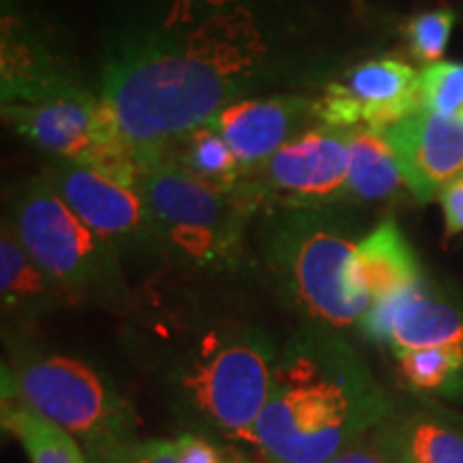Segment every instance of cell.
Masks as SVG:
<instances>
[{
    "label": "cell",
    "instance_id": "obj_1",
    "mask_svg": "<svg viewBox=\"0 0 463 463\" xmlns=\"http://www.w3.org/2000/svg\"><path fill=\"white\" fill-rule=\"evenodd\" d=\"M354 0H106L101 92L137 155L249 97L311 92L350 67Z\"/></svg>",
    "mask_w": 463,
    "mask_h": 463
},
{
    "label": "cell",
    "instance_id": "obj_2",
    "mask_svg": "<svg viewBox=\"0 0 463 463\" xmlns=\"http://www.w3.org/2000/svg\"><path fill=\"white\" fill-rule=\"evenodd\" d=\"M131 345L184 433L256 447L279 356L266 328L194 305L167 307L137 317Z\"/></svg>",
    "mask_w": 463,
    "mask_h": 463
},
{
    "label": "cell",
    "instance_id": "obj_3",
    "mask_svg": "<svg viewBox=\"0 0 463 463\" xmlns=\"http://www.w3.org/2000/svg\"><path fill=\"white\" fill-rule=\"evenodd\" d=\"M391 412L354 347L331 328L305 326L279 347L256 449L269 463H328Z\"/></svg>",
    "mask_w": 463,
    "mask_h": 463
},
{
    "label": "cell",
    "instance_id": "obj_4",
    "mask_svg": "<svg viewBox=\"0 0 463 463\" xmlns=\"http://www.w3.org/2000/svg\"><path fill=\"white\" fill-rule=\"evenodd\" d=\"M3 116L52 155L136 187L140 157L101 97L86 90L48 48L26 34V24L5 14Z\"/></svg>",
    "mask_w": 463,
    "mask_h": 463
},
{
    "label": "cell",
    "instance_id": "obj_5",
    "mask_svg": "<svg viewBox=\"0 0 463 463\" xmlns=\"http://www.w3.org/2000/svg\"><path fill=\"white\" fill-rule=\"evenodd\" d=\"M3 395L15 397L78 439L90 463H109L140 442V419L108 372L84 358L11 344Z\"/></svg>",
    "mask_w": 463,
    "mask_h": 463
},
{
    "label": "cell",
    "instance_id": "obj_6",
    "mask_svg": "<svg viewBox=\"0 0 463 463\" xmlns=\"http://www.w3.org/2000/svg\"><path fill=\"white\" fill-rule=\"evenodd\" d=\"M266 217V264L289 303L314 326H361L372 300L356 279L358 241L339 228L333 208H270Z\"/></svg>",
    "mask_w": 463,
    "mask_h": 463
},
{
    "label": "cell",
    "instance_id": "obj_7",
    "mask_svg": "<svg viewBox=\"0 0 463 463\" xmlns=\"http://www.w3.org/2000/svg\"><path fill=\"white\" fill-rule=\"evenodd\" d=\"M7 223L71 305L114 314L136 309L131 279L120 258L75 215L43 174L17 189Z\"/></svg>",
    "mask_w": 463,
    "mask_h": 463
},
{
    "label": "cell",
    "instance_id": "obj_8",
    "mask_svg": "<svg viewBox=\"0 0 463 463\" xmlns=\"http://www.w3.org/2000/svg\"><path fill=\"white\" fill-rule=\"evenodd\" d=\"M136 189L157 222L172 266L204 275L239 269L249 217L256 215L239 195L198 181L157 153L140 155Z\"/></svg>",
    "mask_w": 463,
    "mask_h": 463
},
{
    "label": "cell",
    "instance_id": "obj_9",
    "mask_svg": "<svg viewBox=\"0 0 463 463\" xmlns=\"http://www.w3.org/2000/svg\"><path fill=\"white\" fill-rule=\"evenodd\" d=\"M42 174L75 215L114 249L127 275L131 270V275L153 279L170 269L157 222L136 187L61 159H52Z\"/></svg>",
    "mask_w": 463,
    "mask_h": 463
},
{
    "label": "cell",
    "instance_id": "obj_10",
    "mask_svg": "<svg viewBox=\"0 0 463 463\" xmlns=\"http://www.w3.org/2000/svg\"><path fill=\"white\" fill-rule=\"evenodd\" d=\"M350 129L316 125L242 176L236 195L253 213L335 208L347 202Z\"/></svg>",
    "mask_w": 463,
    "mask_h": 463
},
{
    "label": "cell",
    "instance_id": "obj_11",
    "mask_svg": "<svg viewBox=\"0 0 463 463\" xmlns=\"http://www.w3.org/2000/svg\"><path fill=\"white\" fill-rule=\"evenodd\" d=\"M419 109L420 71L392 56L352 65L316 97L317 120L339 129L369 127L384 133Z\"/></svg>",
    "mask_w": 463,
    "mask_h": 463
},
{
    "label": "cell",
    "instance_id": "obj_12",
    "mask_svg": "<svg viewBox=\"0 0 463 463\" xmlns=\"http://www.w3.org/2000/svg\"><path fill=\"white\" fill-rule=\"evenodd\" d=\"M316 97L317 92L249 97L219 109L206 123L230 144L245 176L300 133L320 125Z\"/></svg>",
    "mask_w": 463,
    "mask_h": 463
},
{
    "label": "cell",
    "instance_id": "obj_13",
    "mask_svg": "<svg viewBox=\"0 0 463 463\" xmlns=\"http://www.w3.org/2000/svg\"><path fill=\"white\" fill-rule=\"evenodd\" d=\"M405 187L419 202H431L463 174V123L419 109L384 131Z\"/></svg>",
    "mask_w": 463,
    "mask_h": 463
},
{
    "label": "cell",
    "instance_id": "obj_14",
    "mask_svg": "<svg viewBox=\"0 0 463 463\" xmlns=\"http://www.w3.org/2000/svg\"><path fill=\"white\" fill-rule=\"evenodd\" d=\"M361 331L375 344L389 345L395 356L425 347L463 345V314L420 279L397 297L369 307Z\"/></svg>",
    "mask_w": 463,
    "mask_h": 463
},
{
    "label": "cell",
    "instance_id": "obj_15",
    "mask_svg": "<svg viewBox=\"0 0 463 463\" xmlns=\"http://www.w3.org/2000/svg\"><path fill=\"white\" fill-rule=\"evenodd\" d=\"M0 294L5 317L22 324L43 320L71 305L61 286L31 258L11 225L3 223L0 236Z\"/></svg>",
    "mask_w": 463,
    "mask_h": 463
},
{
    "label": "cell",
    "instance_id": "obj_16",
    "mask_svg": "<svg viewBox=\"0 0 463 463\" xmlns=\"http://www.w3.org/2000/svg\"><path fill=\"white\" fill-rule=\"evenodd\" d=\"M356 279L372 305L384 303L422 279L419 260L392 219L358 241Z\"/></svg>",
    "mask_w": 463,
    "mask_h": 463
},
{
    "label": "cell",
    "instance_id": "obj_17",
    "mask_svg": "<svg viewBox=\"0 0 463 463\" xmlns=\"http://www.w3.org/2000/svg\"><path fill=\"white\" fill-rule=\"evenodd\" d=\"M148 153L161 155L198 181L211 184L223 194L236 195L241 187L242 167L234 150L208 123L194 127Z\"/></svg>",
    "mask_w": 463,
    "mask_h": 463
},
{
    "label": "cell",
    "instance_id": "obj_18",
    "mask_svg": "<svg viewBox=\"0 0 463 463\" xmlns=\"http://www.w3.org/2000/svg\"><path fill=\"white\" fill-rule=\"evenodd\" d=\"M403 176L384 133L369 127L350 129L347 202H380L392 198Z\"/></svg>",
    "mask_w": 463,
    "mask_h": 463
},
{
    "label": "cell",
    "instance_id": "obj_19",
    "mask_svg": "<svg viewBox=\"0 0 463 463\" xmlns=\"http://www.w3.org/2000/svg\"><path fill=\"white\" fill-rule=\"evenodd\" d=\"M3 427L20 439L31 463H90L71 433L15 397L3 395Z\"/></svg>",
    "mask_w": 463,
    "mask_h": 463
},
{
    "label": "cell",
    "instance_id": "obj_20",
    "mask_svg": "<svg viewBox=\"0 0 463 463\" xmlns=\"http://www.w3.org/2000/svg\"><path fill=\"white\" fill-rule=\"evenodd\" d=\"M405 463H463V416L420 410L402 419Z\"/></svg>",
    "mask_w": 463,
    "mask_h": 463
},
{
    "label": "cell",
    "instance_id": "obj_21",
    "mask_svg": "<svg viewBox=\"0 0 463 463\" xmlns=\"http://www.w3.org/2000/svg\"><path fill=\"white\" fill-rule=\"evenodd\" d=\"M405 382L422 392H455L463 386V345L425 347L397 354Z\"/></svg>",
    "mask_w": 463,
    "mask_h": 463
},
{
    "label": "cell",
    "instance_id": "obj_22",
    "mask_svg": "<svg viewBox=\"0 0 463 463\" xmlns=\"http://www.w3.org/2000/svg\"><path fill=\"white\" fill-rule=\"evenodd\" d=\"M455 22L457 14L449 7L422 11L405 22L403 34L408 39V48L420 65L431 67L442 62Z\"/></svg>",
    "mask_w": 463,
    "mask_h": 463
},
{
    "label": "cell",
    "instance_id": "obj_23",
    "mask_svg": "<svg viewBox=\"0 0 463 463\" xmlns=\"http://www.w3.org/2000/svg\"><path fill=\"white\" fill-rule=\"evenodd\" d=\"M422 108L463 123V65L438 62L420 71Z\"/></svg>",
    "mask_w": 463,
    "mask_h": 463
},
{
    "label": "cell",
    "instance_id": "obj_24",
    "mask_svg": "<svg viewBox=\"0 0 463 463\" xmlns=\"http://www.w3.org/2000/svg\"><path fill=\"white\" fill-rule=\"evenodd\" d=\"M328 463H405L402 420L389 416Z\"/></svg>",
    "mask_w": 463,
    "mask_h": 463
},
{
    "label": "cell",
    "instance_id": "obj_25",
    "mask_svg": "<svg viewBox=\"0 0 463 463\" xmlns=\"http://www.w3.org/2000/svg\"><path fill=\"white\" fill-rule=\"evenodd\" d=\"M109 463H181L174 439H140Z\"/></svg>",
    "mask_w": 463,
    "mask_h": 463
},
{
    "label": "cell",
    "instance_id": "obj_26",
    "mask_svg": "<svg viewBox=\"0 0 463 463\" xmlns=\"http://www.w3.org/2000/svg\"><path fill=\"white\" fill-rule=\"evenodd\" d=\"M181 463H223L225 453L215 447L213 439L198 433H183L174 439Z\"/></svg>",
    "mask_w": 463,
    "mask_h": 463
},
{
    "label": "cell",
    "instance_id": "obj_27",
    "mask_svg": "<svg viewBox=\"0 0 463 463\" xmlns=\"http://www.w3.org/2000/svg\"><path fill=\"white\" fill-rule=\"evenodd\" d=\"M439 204L444 211V223H447V236L463 232V174L453 178L447 187L439 191Z\"/></svg>",
    "mask_w": 463,
    "mask_h": 463
},
{
    "label": "cell",
    "instance_id": "obj_28",
    "mask_svg": "<svg viewBox=\"0 0 463 463\" xmlns=\"http://www.w3.org/2000/svg\"><path fill=\"white\" fill-rule=\"evenodd\" d=\"M251 463H253V461H251Z\"/></svg>",
    "mask_w": 463,
    "mask_h": 463
}]
</instances>
